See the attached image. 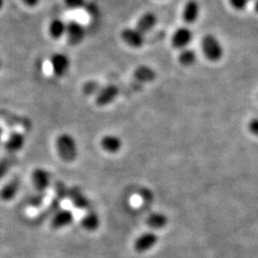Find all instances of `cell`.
<instances>
[{"label": "cell", "mask_w": 258, "mask_h": 258, "mask_svg": "<svg viewBox=\"0 0 258 258\" xmlns=\"http://www.w3.org/2000/svg\"><path fill=\"white\" fill-rule=\"evenodd\" d=\"M55 149L58 157L65 163H73L79 156L78 143L69 133H62L56 137Z\"/></svg>", "instance_id": "1"}, {"label": "cell", "mask_w": 258, "mask_h": 258, "mask_svg": "<svg viewBox=\"0 0 258 258\" xmlns=\"http://www.w3.org/2000/svg\"><path fill=\"white\" fill-rule=\"evenodd\" d=\"M201 47L205 56L212 62H216L220 60L224 54V50L219 40L212 36L207 35L202 38Z\"/></svg>", "instance_id": "2"}, {"label": "cell", "mask_w": 258, "mask_h": 258, "mask_svg": "<svg viewBox=\"0 0 258 258\" xmlns=\"http://www.w3.org/2000/svg\"><path fill=\"white\" fill-rule=\"evenodd\" d=\"M86 36V29L83 23L78 20H70L66 25L65 37L71 45H79L83 42Z\"/></svg>", "instance_id": "3"}, {"label": "cell", "mask_w": 258, "mask_h": 258, "mask_svg": "<svg viewBox=\"0 0 258 258\" xmlns=\"http://www.w3.org/2000/svg\"><path fill=\"white\" fill-rule=\"evenodd\" d=\"M119 94H120V89L117 85L107 84L96 94V98H95L96 105H98L99 107L107 106L116 101V99L119 97Z\"/></svg>", "instance_id": "4"}, {"label": "cell", "mask_w": 258, "mask_h": 258, "mask_svg": "<svg viewBox=\"0 0 258 258\" xmlns=\"http://www.w3.org/2000/svg\"><path fill=\"white\" fill-rule=\"evenodd\" d=\"M50 64L53 74L57 78H62L69 72L71 61L63 53H55L50 58Z\"/></svg>", "instance_id": "5"}, {"label": "cell", "mask_w": 258, "mask_h": 258, "mask_svg": "<svg viewBox=\"0 0 258 258\" xmlns=\"http://www.w3.org/2000/svg\"><path fill=\"white\" fill-rule=\"evenodd\" d=\"M145 36L146 35L140 32L136 27L124 28L120 33V37L124 43L136 49L141 48L145 44Z\"/></svg>", "instance_id": "6"}, {"label": "cell", "mask_w": 258, "mask_h": 258, "mask_svg": "<svg viewBox=\"0 0 258 258\" xmlns=\"http://www.w3.org/2000/svg\"><path fill=\"white\" fill-rule=\"evenodd\" d=\"M158 243V236L153 231L142 233L134 242V249L138 253H144L152 249Z\"/></svg>", "instance_id": "7"}, {"label": "cell", "mask_w": 258, "mask_h": 258, "mask_svg": "<svg viewBox=\"0 0 258 258\" xmlns=\"http://www.w3.org/2000/svg\"><path fill=\"white\" fill-rule=\"evenodd\" d=\"M32 182L37 192L44 194L51 184V175L46 169L37 167L32 173Z\"/></svg>", "instance_id": "8"}, {"label": "cell", "mask_w": 258, "mask_h": 258, "mask_svg": "<svg viewBox=\"0 0 258 258\" xmlns=\"http://www.w3.org/2000/svg\"><path fill=\"white\" fill-rule=\"evenodd\" d=\"M194 34L190 29L186 27L178 28L171 37V44L176 49L183 50L191 42Z\"/></svg>", "instance_id": "9"}, {"label": "cell", "mask_w": 258, "mask_h": 258, "mask_svg": "<svg viewBox=\"0 0 258 258\" xmlns=\"http://www.w3.org/2000/svg\"><path fill=\"white\" fill-rule=\"evenodd\" d=\"M74 221V213L70 210L62 209L55 212L51 220V228L54 230H60L70 226Z\"/></svg>", "instance_id": "10"}, {"label": "cell", "mask_w": 258, "mask_h": 258, "mask_svg": "<svg viewBox=\"0 0 258 258\" xmlns=\"http://www.w3.org/2000/svg\"><path fill=\"white\" fill-rule=\"evenodd\" d=\"M26 144L25 136L20 132H14L7 139L5 143V150L7 154L16 155L22 148H24Z\"/></svg>", "instance_id": "11"}, {"label": "cell", "mask_w": 258, "mask_h": 258, "mask_svg": "<svg viewBox=\"0 0 258 258\" xmlns=\"http://www.w3.org/2000/svg\"><path fill=\"white\" fill-rule=\"evenodd\" d=\"M20 188V180L18 177H13L8 183L3 185L0 189V199L4 202L14 200L19 194Z\"/></svg>", "instance_id": "12"}, {"label": "cell", "mask_w": 258, "mask_h": 258, "mask_svg": "<svg viewBox=\"0 0 258 258\" xmlns=\"http://www.w3.org/2000/svg\"><path fill=\"white\" fill-rule=\"evenodd\" d=\"M101 147L102 150L109 154H116L120 152L122 148V141L121 139L114 135V134H107L104 135L101 140Z\"/></svg>", "instance_id": "13"}, {"label": "cell", "mask_w": 258, "mask_h": 258, "mask_svg": "<svg viewBox=\"0 0 258 258\" xmlns=\"http://www.w3.org/2000/svg\"><path fill=\"white\" fill-rule=\"evenodd\" d=\"M68 196L70 197V200L75 208H77L79 210H88L89 209L90 202L80 187L73 186L69 190Z\"/></svg>", "instance_id": "14"}, {"label": "cell", "mask_w": 258, "mask_h": 258, "mask_svg": "<svg viewBox=\"0 0 258 258\" xmlns=\"http://www.w3.org/2000/svg\"><path fill=\"white\" fill-rule=\"evenodd\" d=\"M134 79L141 83H150L155 81L157 74L155 70L148 65H140L133 73Z\"/></svg>", "instance_id": "15"}, {"label": "cell", "mask_w": 258, "mask_h": 258, "mask_svg": "<svg viewBox=\"0 0 258 258\" xmlns=\"http://www.w3.org/2000/svg\"><path fill=\"white\" fill-rule=\"evenodd\" d=\"M157 23V17L155 14L148 12L141 16L138 19L137 24L135 27L138 29L140 32H142L144 35H146L148 32H150L153 28L155 27Z\"/></svg>", "instance_id": "16"}, {"label": "cell", "mask_w": 258, "mask_h": 258, "mask_svg": "<svg viewBox=\"0 0 258 258\" xmlns=\"http://www.w3.org/2000/svg\"><path fill=\"white\" fill-rule=\"evenodd\" d=\"M81 224L85 231H95L100 228L101 219L97 212L93 210H90L84 214Z\"/></svg>", "instance_id": "17"}, {"label": "cell", "mask_w": 258, "mask_h": 258, "mask_svg": "<svg viewBox=\"0 0 258 258\" xmlns=\"http://www.w3.org/2000/svg\"><path fill=\"white\" fill-rule=\"evenodd\" d=\"M199 4L195 0H188L184 5L183 11V19L185 23L191 24L195 22L199 17Z\"/></svg>", "instance_id": "18"}, {"label": "cell", "mask_w": 258, "mask_h": 258, "mask_svg": "<svg viewBox=\"0 0 258 258\" xmlns=\"http://www.w3.org/2000/svg\"><path fill=\"white\" fill-rule=\"evenodd\" d=\"M168 219L163 212H155L150 213L147 219V225L151 230H162L167 225Z\"/></svg>", "instance_id": "19"}, {"label": "cell", "mask_w": 258, "mask_h": 258, "mask_svg": "<svg viewBox=\"0 0 258 258\" xmlns=\"http://www.w3.org/2000/svg\"><path fill=\"white\" fill-rule=\"evenodd\" d=\"M66 25L62 19H55L50 21L48 26V32L50 37L54 39H59L63 37L66 34Z\"/></svg>", "instance_id": "20"}, {"label": "cell", "mask_w": 258, "mask_h": 258, "mask_svg": "<svg viewBox=\"0 0 258 258\" xmlns=\"http://www.w3.org/2000/svg\"><path fill=\"white\" fill-rule=\"evenodd\" d=\"M16 161V155L7 154L0 159V181L8 174Z\"/></svg>", "instance_id": "21"}, {"label": "cell", "mask_w": 258, "mask_h": 258, "mask_svg": "<svg viewBox=\"0 0 258 258\" xmlns=\"http://www.w3.org/2000/svg\"><path fill=\"white\" fill-rule=\"evenodd\" d=\"M178 60L184 66H191L196 61V53L192 49L184 48L181 50L178 56Z\"/></svg>", "instance_id": "22"}, {"label": "cell", "mask_w": 258, "mask_h": 258, "mask_svg": "<svg viewBox=\"0 0 258 258\" xmlns=\"http://www.w3.org/2000/svg\"><path fill=\"white\" fill-rule=\"evenodd\" d=\"M64 5L71 10H79L84 8L86 5V0H63Z\"/></svg>", "instance_id": "23"}, {"label": "cell", "mask_w": 258, "mask_h": 258, "mask_svg": "<svg viewBox=\"0 0 258 258\" xmlns=\"http://www.w3.org/2000/svg\"><path fill=\"white\" fill-rule=\"evenodd\" d=\"M231 5L235 10L242 11V10L246 9L249 0H230Z\"/></svg>", "instance_id": "24"}, {"label": "cell", "mask_w": 258, "mask_h": 258, "mask_svg": "<svg viewBox=\"0 0 258 258\" xmlns=\"http://www.w3.org/2000/svg\"><path fill=\"white\" fill-rule=\"evenodd\" d=\"M248 129H249V132L258 137V119L257 118H254L252 120H250L248 123Z\"/></svg>", "instance_id": "25"}, {"label": "cell", "mask_w": 258, "mask_h": 258, "mask_svg": "<svg viewBox=\"0 0 258 258\" xmlns=\"http://www.w3.org/2000/svg\"><path fill=\"white\" fill-rule=\"evenodd\" d=\"M44 198H45V194L43 195V194L38 192V194H37V196H34V197L32 198V200L30 201L31 206H33V207H35V208L39 207V206L42 204V202H43Z\"/></svg>", "instance_id": "26"}, {"label": "cell", "mask_w": 258, "mask_h": 258, "mask_svg": "<svg viewBox=\"0 0 258 258\" xmlns=\"http://www.w3.org/2000/svg\"><path fill=\"white\" fill-rule=\"evenodd\" d=\"M85 9L87 10V13L90 15V16H94V15H97L98 14V7L96 4L94 3H86Z\"/></svg>", "instance_id": "27"}, {"label": "cell", "mask_w": 258, "mask_h": 258, "mask_svg": "<svg viewBox=\"0 0 258 258\" xmlns=\"http://www.w3.org/2000/svg\"><path fill=\"white\" fill-rule=\"evenodd\" d=\"M22 3L29 8H35L39 4L40 0H21Z\"/></svg>", "instance_id": "28"}, {"label": "cell", "mask_w": 258, "mask_h": 258, "mask_svg": "<svg viewBox=\"0 0 258 258\" xmlns=\"http://www.w3.org/2000/svg\"><path fill=\"white\" fill-rule=\"evenodd\" d=\"M254 10L258 14V0H255V2H254Z\"/></svg>", "instance_id": "29"}, {"label": "cell", "mask_w": 258, "mask_h": 258, "mask_svg": "<svg viewBox=\"0 0 258 258\" xmlns=\"http://www.w3.org/2000/svg\"><path fill=\"white\" fill-rule=\"evenodd\" d=\"M4 2H5V0H0V11L4 7Z\"/></svg>", "instance_id": "30"}, {"label": "cell", "mask_w": 258, "mask_h": 258, "mask_svg": "<svg viewBox=\"0 0 258 258\" xmlns=\"http://www.w3.org/2000/svg\"><path fill=\"white\" fill-rule=\"evenodd\" d=\"M1 67H2V61H1V59H0V69H1Z\"/></svg>", "instance_id": "31"}, {"label": "cell", "mask_w": 258, "mask_h": 258, "mask_svg": "<svg viewBox=\"0 0 258 258\" xmlns=\"http://www.w3.org/2000/svg\"></svg>", "instance_id": "32"}]
</instances>
